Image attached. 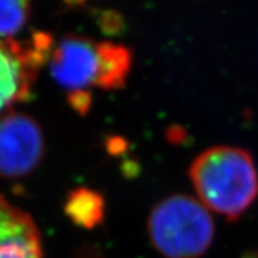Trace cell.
<instances>
[{
  "instance_id": "obj_1",
  "label": "cell",
  "mask_w": 258,
  "mask_h": 258,
  "mask_svg": "<svg viewBox=\"0 0 258 258\" xmlns=\"http://www.w3.org/2000/svg\"><path fill=\"white\" fill-rule=\"evenodd\" d=\"M190 181L207 210L239 219L258 197V172L248 151L215 146L203 151L189 168Z\"/></svg>"
},
{
  "instance_id": "obj_2",
  "label": "cell",
  "mask_w": 258,
  "mask_h": 258,
  "mask_svg": "<svg viewBox=\"0 0 258 258\" xmlns=\"http://www.w3.org/2000/svg\"><path fill=\"white\" fill-rule=\"evenodd\" d=\"M148 236L165 258H201L215 237V224L201 201L173 194L157 203L147 222Z\"/></svg>"
},
{
  "instance_id": "obj_3",
  "label": "cell",
  "mask_w": 258,
  "mask_h": 258,
  "mask_svg": "<svg viewBox=\"0 0 258 258\" xmlns=\"http://www.w3.org/2000/svg\"><path fill=\"white\" fill-rule=\"evenodd\" d=\"M54 46L51 34L39 30L23 41L0 39V114L29 100L38 70Z\"/></svg>"
},
{
  "instance_id": "obj_4",
  "label": "cell",
  "mask_w": 258,
  "mask_h": 258,
  "mask_svg": "<svg viewBox=\"0 0 258 258\" xmlns=\"http://www.w3.org/2000/svg\"><path fill=\"white\" fill-rule=\"evenodd\" d=\"M50 74L69 96L105 91L102 42L78 34L63 37L50 55Z\"/></svg>"
},
{
  "instance_id": "obj_5",
  "label": "cell",
  "mask_w": 258,
  "mask_h": 258,
  "mask_svg": "<svg viewBox=\"0 0 258 258\" xmlns=\"http://www.w3.org/2000/svg\"><path fill=\"white\" fill-rule=\"evenodd\" d=\"M45 155L38 122L15 109L0 114V177L23 178L37 169Z\"/></svg>"
},
{
  "instance_id": "obj_6",
  "label": "cell",
  "mask_w": 258,
  "mask_h": 258,
  "mask_svg": "<svg viewBox=\"0 0 258 258\" xmlns=\"http://www.w3.org/2000/svg\"><path fill=\"white\" fill-rule=\"evenodd\" d=\"M0 258H43L42 239L33 218L2 194Z\"/></svg>"
},
{
  "instance_id": "obj_7",
  "label": "cell",
  "mask_w": 258,
  "mask_h": 258,
  "mask_svg": "<svg viewBox=\"0 0 258 258\" xmlns=\"http://www.w3.org/2000/svg\"><path fill=\"white\" fill-rule=\"evenodd\" d=\"M64 214L75 226L85 229L96 228L104 222V197L88 187H78L67 197Z\"/></svg>"
},
{
  "instance_id": "obj_8",
  "label": "cell",
  "mask_w": 258,
  "mask_h": 258,
  "mask_svg": "<svg viewBox=\"0 0 258 258\" xmlns=\"http://www.w3.org/2000/svg\"><path fill=\"white\" fill-rule=\"evenodd\" d=\"M30 12V0H0V39L15 38L29 21Z\"/></svg>"
},
{
  "instance_id": "obj_9",
  "label": "cell",
  "mask_w": 258,
  "mask_h": 258,
  "mask_svg": "<svg viewBox=\"0 0 258 258\" xmlns=\"http://www.w3.org/2000/svg\"><path fill=\"white\" fill-rule=\"evenodd\" d=\"M98 25L106 34H117L123 29V19L115 11H104L98 17Z\"/></svg>"
},
{
  "instance_id": "obj_10",
  "label": "cell",
  "mask_w": 258,
  "mask_h": 258,
  "mask_svg": "<svg viewBox=\"0 0 258 258\" xmlns=\"http://www.w3.org/2000/svg\"><path fill=\"white\" fill-rule=\"evenodd\" d=\"M62 2L67 4V6L76 7V6H83L87 0H62Z\"/></svg>"
},
{
  "instance_id": "obj_11",
  "label": "cell",
  "mask_w": 258,
  "mask_h": 258,
  "mask_svg": "<svg viewBox=\"0 0 258 258\" xmlns=\"http://www.w3.org/2000/svg\"><path fill=\"white\" fill-rule=\"evenodd\" d=\"M240 258H258V250L255 249V250H249V252H246L245 254H242Z\"/></svg>"
}]
</instances>
